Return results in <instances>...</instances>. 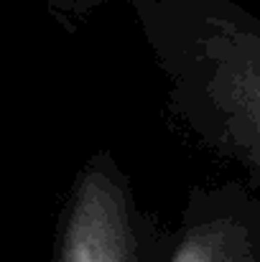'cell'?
<instances>
[{
    "mask_svg": "<svg viewBox=\"0 0 260 262\" xmlns=\"http://www.w3.org/2000/svg\"><path fill=\"white\" fill-rule=\"evenodd\" d=\"M125 199L107 173H89L77 193L62 262H130Z\"/></svg>",
    "mask_w": 260,
    "mask_h": 262,
    "instance_id": "1",
    "label": "cell"
},
{
    "mask_svg": "<svg viewBox=\"0 0 260 262\" xmlns=\"http://www.w3.org/2000/svg\"><path fill=\"white\" fill-rule=\"evenodd\" d=\"M227 74V94L240 99L250 115H260V41L245 38V43L232 49Z\"/></svg>",
    "mask_w": 260,
    "mask_h": 262,
    "instance_id": "2",
    "label": "cell"
},
{
    "mask_svg": "<svg viewBox=\"0 0 260 262\" xmlns=\"http://www.w3.org/2000/svg\"><path fill=\"white\" fill-rule=\"evenodd\" d=\"M219 245H222V237H217V234H212V232L194 234V237L186 239V245L178 250V255H176L173 262H222Z\"/></svg>",
    "mask_w": 260,
    "mask_h": 262,
    "instance_id": "3",
    "label": "cell"
}]
</instances>
